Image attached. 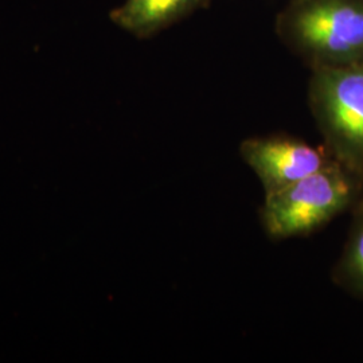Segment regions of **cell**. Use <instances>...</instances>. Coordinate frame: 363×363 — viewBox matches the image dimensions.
Instances as JSON below:
<instances>
[{
  "label": "cell",
  "mask_w": 363,
  "mask_h": 363,
  "mask_svg": "<svg viewBox=\"0 0 363 363\" xmlns=\"http://www.w3.org/2000/svg\"><path fill=\"white\" fill-rule=\"evenodd\" d=\"M337 283L363 298V208L351 228L347 244L335 268Z\"/></svg>",
  "instance_id": "6"
},
{
  "label": "cell",
  "mask_w": 363,
  "mask_h": 363,
  "mask_svg": "<svg viewBox=\"0 0 363 363\" xmlns=\"http://www.w3.org/2000/svg\"><path fill=\"white\" fill-rule=\"evenodd\" d=\"M359 177L337 163L265 194L261 223L274 240L308 235L323 228L354 203L359 190Z\"/></svg>",
  "instance_id": "2"
},
{
  "label": "cell",
  "mask_w": 363,
  "mask_h": 363,
  "mask_svg": "<svg viewBox=\"0 0 363 363\" xmlns=\"http://www.w3.org/2000/svg\"><path fill=\"white\" fill-rule=\"evenodd\" d=\"M276 34L311 69L363 64V0H289Z\"/></svg>",
  "instance_id": "1"
},
{
  "label": "cell",
  "mask_w": 363,
  "mask_h": 363,
  "mask_svg": "<svg viewBox=\"0 0 363 363\" xmlns=\"http://www.w3.org/2000/svg\"><path fill=\"white\" fill-rule=\"evenodd\" d=\"M242 160L256 174L265 194L279 191L335 160L325 147L288 135L247 138L240 145Z\"/></svg>",
  "instance_id": "4"
},
{
  "label": "cell",
  "mask_w": 363,
  "mask_h": 363,
  "mask_svg": "<svg viewBox=\"0 0 363 363\" xmlns=\"http://www.w3.org/2000/svg\"><path fill=\"white\" fill-rule=\"evenodd\" d=\"M311 70L308 104L325 148L363 179V64Z\"/></svg>",
  "instance_id": "3"
},
{
  "label": "cell",
  "mask_w": 363,
  "mask_h": 363,
  "mask_svg": "<svg viewBox=\"0 0 363 363\" xmlns=\"http://www.w3.org/2000/svg\"><path fill=\"white\" fill-rule=\"evenodd\" d=\"M211 0H125L109 18L121 30L147 39L208 7Z\"/></svg>",
  "instance_id": "5"
}]
</instances>
